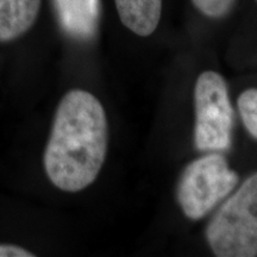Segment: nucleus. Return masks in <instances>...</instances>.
<instances>
[{
    "instance_id": "obj_1",
    "label": "nucleus",
    "mask_w": 257,
    "mask_h": 257,
    "mask_svg": "<svg viewBox=\"0 0 257 257\" xmlns=\"http://www.w3.org/2000/svg\"><path fill=\"white\" fill-rule=\"evenodd\" d=\"M108 130L101 102L72 89L61 99L44 152V169L54 186L75 193L92 185L107 153Z\"/></svg>"
},
{
    "instance_id": "obj_2",
    "label": "nucleus",
    "mask_w": 257,
    "mask_h": 257,
    "mask_svg": "<svg viewBox=\"0 0 257 257\" xmlns=\"http://www.w3.org/2000/svg\"><path fill=\"white\" fill-rule=\"evenodd\" d=\"M218 257L257 256V172L223 202L206 229Z\"/></svg>"
},
{
    "instance_id": "obj_3",
    "label": "nucleus",
    "mask_w": 257,
    "mask_h": 257,
    "mask_svg": "<svg viewBox=\"0 0 257 257\" xmlns=\"http://www.w3.org/2000/svg\"><path fill=\"white\" fill-rule=\"evenodd\" d=\"M239 178L219 154L194 160L180 179L178 200L186 217L199 220L233 191Z\"/></svg>"
},
{
    "instance_id": "obj_4",
    "label": "nucleus",
    "mask_w": 257,
    "mask_h": 257,
    "mask_svg": "<svg viewBox=\"0 0 257 257\" xmlns=\"http://www.w3.org/2000/svg\"><path fill=\"white\" fill-rule=\"evenodd\" d=\"M194 144L200 152H224L231 146L233 110L226 82L212 70L199 75L194 88Z\"/></svg>"
},
{
    "instance_id": "obj_5",
    "label": "nucleus",
    "mask_w": 257,
    "mask_h": 257,
    "mask_svg": "<svg viewBox=\"0 0 257 257\" xmlns=\"http://www.w3.org/2000/svg\"><path fill=\"white\" fill-rule=\"evenodd\" d=\"M57 21L69 37L89 41L98 32L100 0H53Z\"/></svg>"
},
{
    "instance_id": "obj_6",
    "label": "nucleus",
    "mask_w": 257,
    "mask_h": 257,
    "mask_svg": "<svg viewBox=\"0 0 257 257\" xmlns=\"http://www.w3.org/2000/svg\"><path fill=\"white\" fill-rule=\"evenodd\" d=\"M41 0H0V42L23 36L35 24Z\"/></svg>"
},
{
    "instance_id": "obj_7",
    "label": "nucleus",
    "mask_w": 257,
    "mask_h": 257,
    "mask_svg": "<svg viewBox=\"0 0 257 257\" xmlns=\"http://www.w3.org/2000/svg\"><path fill=\"white\" fill-rule=\"evenodd\" d=\"M125 27L138 36L154 34L162 15V0H114Z\"/></svg>"
},
{
    "instance_id": "obj_8",
    "label": "nucleus",
    "mask_w": 257,
    "mask_h": 257,
    "mask_svg": "<svg viewBox=\"0 0 257 257\" xmlns=\"http://www.w3.org/2000/svg\"><path fill=\"white\" fill-rule=\"evenodd\" d=\"M237 105L246 131L257 140V88L245 89L238 96Z\"/></svg>"
},
{
    "instance_id": "obj_9",
    "label": "nucleus",
    "mask_w": 257,
    "mask_h": 257,
    "mask_svg": "<svg viewBox=\"0 0 257 257\" xmlns=\"http://www.w3.org/2000/svg\"><path fill=\"white\" fill-rule=\"evenodd\" d=\"M236 0H192L201 14L211 18H221L233 8Z\"/></svg>"
},
{
    "instance_id": "obj_10",
    "label": "nucleus",
    "mask_w": 257,
    "mask_h": 257,
    "mask_svg": "<svg viewBox=\"0 0 257 257\" xmlns=\"http://www.w3.org/2000/svg\"><path fill=\"white\" fill-rule=\"evenodd\" d=\"M29 250L15 244H0V257H34Z\"/></svg>"
}]
</instances>
